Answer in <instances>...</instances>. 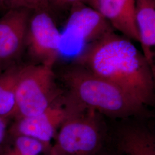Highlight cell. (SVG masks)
Wrapping results in <instances>:
<instances>
[{
  "label": "cell",
  "mask_w": 155,
  "mask_h": 155,
  "mask_svg": "<svg viewBox=\"0 0 155 155\" xmlns=\"http://www.w3.org/2000/svg\"><path fill=\"white\" fill-rule=\"evenodd\" d=\"M136 0H89L87 5L104 17L113 28L130 40L139 42L136 21Z\"/></svg>",
  "instance_id": "9c48e42d"
},
{
  "label": "cell",
  "mask_w": 155,
  "mask_h": 155,
  "mask_svg": "<svg viewBox=\"0 0 155 155\" xmlns=\"http://www.w3.org/2000/svg\"><path fill=\"white\" fill-rule=\"evenodd\" d=\"M53 68L33 63L21 65L17 81V114L14 120L39 114L64 93L56 83Z\"/></svg>",
  "instance_id": "277c9868"
},
{
  "label": "cell",
  "mask_w": 155,
  "mask_h": 155,
  "mask_svg": "<svg viewBox=\"0 0 155 155\" xmlns=\"http://www.w3.org/2000/svg\"><path fill=\"white\" fill-rule=\"evenodd\" d=\"M25 48L33 64L54 66L61 53V32L49 12H32L28 23Z\"/></svg>",
  "instance_id": "8992f818"
},
{
  "label": "cell",
  "mask_w": 155,
  "mask_h": 155,
  "mask_svg": "<svg viewBox=\"0 0 155 155\" xmlns=\"http://www.w3.org/2000/svg\"><path fill=\"white\" fill-rule=\"evenodd\" d=\"M50 152L39 141L22 136H8L0 150V155H41Z\"/></svg>",
  "instance_id": "4fadbf2b"
},
{
  "label": "cell",
  "mask_w": 155,
  "mask_h": 155,
  "mask_svg": "<svg viewBox=\"0 0 155 155\" xmlns=\"http://www.w3.org/2000/svg\"><path fill=\"white\" fill-rule=\"evenodd\" d=\"M112 31L113 28L98 12L86 4H80L70 10L61 32V47L70 41L87 45Z\"/></svg>",
  "instance_id": "ba28073f"
},
{
  "label": "cell",
  "mask_w": 155,
  "mask_h": 155,
  "mask_svg": "<svg viewBox=\"0 0 155 155\" xmlns=\"http://www.w3.org/2000/svg\"><path fill=\"white\" fill-rule=\"evenodd\" d=\"M73 63L116 85L143 105H154V68L123 35L106 34L83 47Z\"/></svg>",
  "instance_id": "6da1fadb"
},
{
  "label": "cell",
  "mask_w": 155,
  "mask_h": 155,
  "mask_svg": "<svg viewBox=\"0 0 155 155\" xmlns=\"http://www.w3.org/2000/svg\"><path fill=\"white\" fill-rule=\"evenodd\" d=\"M117 155H155V137L149 129L127 125L117 133Z\"/></svg>",
  "instance_id": "30bf717a"
},
{
  "label": "cell",
  "mask_w": 155,
  "mask_h": 155,
  "mask_svg": "<svg viewBox=\"0 0 155 155\" xmlns=\"http://www.w3.org/2000/svg\"><path fill=\"white\" fill-rule=\"evenodd\" d=\"M6 9V8L5 6L4 5L2 0H0V11Z\"/></svg>",
  "instance_id": "ac0fdd59"
},
{
  "label": "cell",
  "mask_w": 155,
  "mask_h": 155,
  "mask_svg": "<svg viewBox=\"0 0 155 155\" xmlns=\"http://www.w3.org/2000/svg\"><path fill=\"white\" fill-rule=\"evenodd\" d=\"M100 115L84 106L74 111L59 129L50 155H98L104 140Z\"/></svg>",
  "instance_id": "3957f363"
},
{
  "label": "cell",
  "mask_w": 155,
  "mask_h": 155,
  "mask_svg": "<svg viewBox=\"0 0 155 155\" xmlns=\"http://www.w3.org/2000/svg\"><path fill=\"white\" fill-rule=\"evenodd\" d=\"M9 120L0 117V150L5 144L8 137Z\"/></svg>",
  "instance_id": "2e32d148"
},
{
  "label": "cell",
  "mask_w": 155,
  "mask_h": 155,
  "mask_svg": "<svg viewBox=\"0 0 155 155\" xmlns=\"http://www.w3.org/2000/svg\"><path fill=\"white\" fill-rule=\"evenodd\" d=\"M32 12L27 9H11L0 17V71L18 64L25 49Z\"/></svg>",
  "instance_id": "52a82bcc"
},
{
  "label": "cell",
  "mask_w": 155,
  "mask_h": 155,
  "mask_svg": "<svg viewBox=\"0 0 155 155\" xmlns=\"http://www.w3.org/2000/svg\"><path fill=\"white\" fill-rule=\"evenodd\" d=\"M98 155H117L115 152H102V150L100 152Z\"/></svg>",
  "instance_id": "e0dca14e"
},
{
  "label": "cell",
  "mask_w": 155,
  "mask_h": 155,
  "mask_svg": "<svg viewBox=\"0 0 155 155\" xmlns=\"http://www.w3.org/2000/svg\"><path fill=\"white\" fill-rule=\"evenodd\" d=\"M82 105L66 92L39 114L14 120L8 136H22L36 140L51 150L52 140L62 124Z\"/></svg>",
  "instance_id": "5b68a950"
},
{
  "label": "cell",
  "mask_w": 155,
  "mask_h": 155,
  "mask_svg": "<svg viewBox=\"0 0 155 155\" xmlns=\"http://www.w3.org/2000/svg\"><path fill=\"white\" fill-rule=\"evenodd\" d=\"M6 9H27L31 11H45L51 12L50 0H2Z\"/></svg>",
  "instance_id": "5bb4252c"
},
{
  "label": "cell",
  "mask_w": 155,
  "mask_h": 155,
  "mask_svg": "<svg viewBox=\"0 0 155 155\" xmlns=\"http://www.w3.org/2000/svg\"><path fill=\"white\" fill-rule=\"evenodd\" d=\"M20 64L0 71V117L11 120L17 114L16 85Z\"/></svg>",
  "instance_id": "7c38bea8"
},
{
  "label": "cell",
  "mask_w": 155,
  "mask_h": 155,
  "mask_svg": "<svg viewBox=\"0 0 155 155\" xmlns=\"http://www.w3.org/2000/svg\"><path fill=\"white\" fill-rule=\"evenodd\" d=\"M136 21L143 54L150 66L154 68L155 0H136Z\"/></svg>",
  "instance_id": "8fae6325"
},
{
  "label": "cell",
  "mask_w": 155,
  "mask_h": 155,
  "mask_svg": "<svg viewBox=\"0 0 155 155\" xmlns=\"http://www.w3.org/2000/svg\"><path fill=\"white\" fill-rule=\"evenodd\" d=\"M67 91L81 104L114 118L144 117L147 107L116 85L72 63L61 75Z\"/></svg>",
  "instance_id": "7a4b0ae2"
},
{
  "label": "cell",
  "mask_w": 155,
  "mask_h": 155,
  "mask_svg": "<svg viewBox=\"0 0 155 155\" xmlns=\"http://www.w3.org/2000/svg\"><path fill=\"white\" fill-rule=\"evenodd\" d=\"M50 1L51 5L53 4L61 8L70 10L73 6L80 4L87 5L89 0H50Z\"/></svg>",
  "instance_id": "9a60e30c"
}]
</instances>
